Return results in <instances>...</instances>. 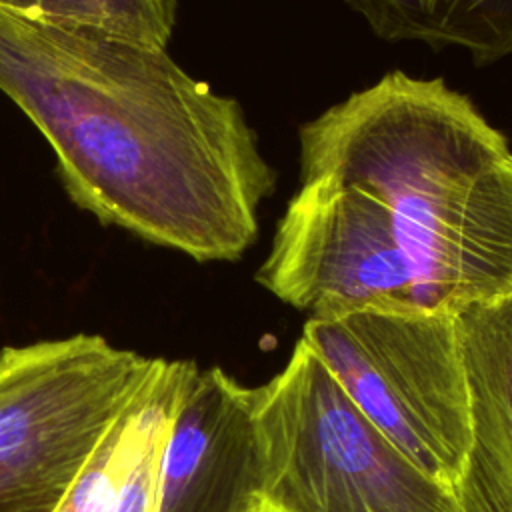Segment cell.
Listing matches in <instances>:
<instances>
[{
    "mask_svg": "<svg viewBox=\"0 0 512 512\" xmlns=\"http://www.w3.org/2000/svg\"><path fill=\"white\" fill-rule=\"evenodd\" d=\"M298 138L300 188L256 272L276 298L456 314L512 292V150L466 94L394 70Z\"/></svg>",
    "mask_w": 512,
    "mask_h": 512,
    "instance_id": "obj_1",
    "label": "cell"
},
{
    "mask_svg": "<svg viewBox=\"0 0 512 512\" xmlns=\"http://www.w3.org/2000/svg\"><path fill=\"white\" fill-rule=\"evenodd\" d=\"M0 92L98 222L196 262H234L256 242L276 172L242 106L166 48L0 6Z\"/></svg>",
    "mask_w": 512,
    "mask_h": 512,
    "instance_id": "obj_2",
    "label": "cell"
},
{
    "mask_svg": "<svg viewBox=\"0 0 512 512\" xmlns=\"http://www.w3.org/2000/svg\"><path fill=\"white\" fill-rule=\"evenodd\" d=\"M262 512H462L344 392L300 338L256 388Z\"/></svg>",
    "mask_w": 512,
    "mask_h": 512,
    "instance_id": "obj_3",
    "label": "cell"
},
{
    "mask_svg": "<svg viewBox=\"0 0 512 512\" xmlns=\"http://www.w3.org/2000/svg\"><path fill=\"white\" fill-rule=\"evenodd\" d=\"M158 358L74 334L0 350V512H58Z\"/></svg>",
    "mask_w": 512,
    "mask_h": 512,
    "instance_id": "obj_4",
    "label": "cell"
},
{
    "mask_svg": "<svg viewBox=\"0 0 512 512\" xmlns=\"http://www.w3.org/2000/svg\"><path fill=\"white\" fill-rule=\"evenodd\" d=\"M302 340L418 468L456 488L470 410L454 314L344 310L310 316Z\"/></svg>",
    "mask_w": 512,
    "mask_h": 512,
    "instance_id": "obj_5",
    "label": "cell"
},
{
    "mask_svg": "<svg viewBox=\"0 0 512 512\" xmlns=\"http://www.w3.org/2000/svg\"><path fill=\"white\" fill-rule=\"evenodd\" d=\"M256 388L196 368L160 466L158 512H262Z\"/></svg>",
    "mask_w": 512,
    "mask_h": 512,
    "instance_id": "obj_6",
    "label": "cell"
},
{
    "mask_svg": "<svg viewBox=\"0 0 512 512\" xmlns=\"http://www.w3.org/2000/svg\"><path fill=\"white\" fill-rule=\"evenodd\" d=\"M470 410V448L454 488L462 512H512V292L454 314Z\"/></svg>",
    "mask_w": 512,
    "mask_h": 512,
    "instance_id": "obj_7",
    "label": "cell"
},
{
    "mask_svg": "<svg viewBox=\"0 0 512 512\" xmlns=\"http://www.w3.org/2000/svg\"><path fill=\"white\" fill-rule=\"evenodd\" d=\"M386 42L464 48L478 66L512 54V0H344Z\"/></svg>",
    "mask_w": 512,
    "mask_h": 512,
    "instance_id": "obj_8",
    "label": "cell"
},
{
    "mask_svg": "<svg viewBox=\"0 0 512 512\" xmlns=\"http://www.w3.org/2000/svg\"><path fill=\"white\" fill-rule=\"evenodd\" d=\"M198 366L188 360H158L140 408V434L132 462L110 512H158L160 466L166 440L188 380Z\"/></svg>",
    "mask_w": 512,
    "mask_h": 512,
    "instance_id": "obj_9",
    "label": "cell"
},
{
    "mask_svg": "<svg viewBox=\"0 0 512 512\" xmlns=\"http://www.w3.org/2000/svg\"><path fill=\"white\" fill-rule=\"evenodd\" d=\"M34 14L166 48L178 0H34Z\"/></svg>",
    "mask_w": 512,
    "mask_h": 512,
    "instance_id": "obj_10",
    "label": "cell"
},
{
    "mask_svg": "<svg viewBox=\"0 0 512 512\" xmlns=\"http://www.w3.org/2000/svg\"><path fill=\"white\" fill-rule=\"evenodd\" d=\"M0 6H8L14 10H22V12H32L34 0H0Z\"/></svg>",
    "mask_w": 512,
    "mask_h": 512,
    "instance_id": "obj_11",
    "label": "cell"
},
{
    "mask_svg": "<svg viewBox=\"0 0 512 512\" xmlns=\"http://www.w3.org/2000/svg\"><path fill=\"white\" fill-rule=\"evenodd\" d=\"M58 512H68V508H66V506H64V504H62V506H60V510H58Z\"/></svg>",
    "mask_w": 512,
    "mask_h": 512,
    "instance_id": "obj_12",
    "label": "cell"
}]
</instances>
